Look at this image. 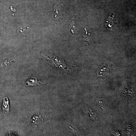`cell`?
Instances as JSON below:
<instances>
[{
  "mask_svg": "<svg viewBox=\"0 0 136 136\" xmlns=\"http://www.w3.org/2000/svg\"><path fill=\"white\" fill-rule=\"evenodd\" d=\"M44 58L47 60L50 64L56 68L59 69L65 70L66 68V66L64 63H62L60 60H58L57 58H54L50 56H44Z\"/></svg>",
  "mask_w": 136,
  "mask_h": 136,
  "instance_id": "obj_1",
  "label": "cell"
},
{
  "mask_svg": "<svg viewBox=\"0 0 136 136\" xmlns=\"http://www.w3.org/2000/svg\"><path fill=\"white\" fill-rule=\"evenodd\" d=\"M2 112L4 114H7L10 112V106L9 101L7 97H5L3 99V102L2 106Z\"/></svg>",
  "mask_w": 136,
  "mask_h": 136,
  "instance_id": "obj_3",
  "label": "cell"
},
{
  "mask_svg": "<svg viewBox=\"0 0 136 136\" xmlns=\"http://www.w3.org/2000/svg\"><path fill=\"white\" fill-rule=\"evenodd\" d=\"M42 83L41 82L38 81L37 78L36 77L32 76L27 79L25 85L27 86H35L38 85H41Z\"/></svg>",
  "mask_w": 136,
  "mask_h": 136,
  "instance_id": "obj_2",
  "label": "cell"
}]
</instances>
